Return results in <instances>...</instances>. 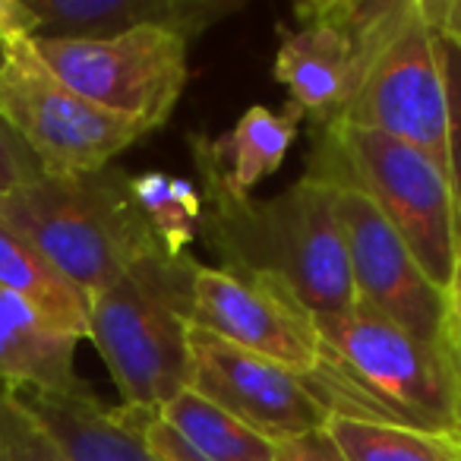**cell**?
<instances>
[{
	"instance_id": "14",
	"label": "cell",
	"mask_w": 461,
	"mask_h": 461,
	"mask_svg": "<svg viewBox=\"0 0 461 461\" xmlns=\"http://www.w3.org/2000/svg\"><path fill=\"white\" fill-rule=\"evenodd\" d=\"M39 427L70 455V461H158L146 446V408H108L95 392H35L7 389Z\"/></svg>"
},
{
	"instance_id": "20",
	"label": "cell",
	"mask_w": 461,
	"mask_h": 461,
	"mask_svg": "<svg viewBox=\"0 0 461 461\" xmlns=\"http://www.w3.org/2000/svg\"><path fill=\"white\" fill-rule=\"evenodd\" d=\"M130 186L165 253L171 257L190 253V244L199 238V221H203L199 186L190 177H174L165 171L136 174L130 177Z\"/></svg>"
},
{
	"instance_id": "6",
	"label": "cell",
	"mask_w": 461,
	"mask_h": 461,
	"mask_svg": "<svg viewBox=\"0 0 461 461\" xmlns=\"http://www.w3.org/2000/svg\"><path fill=\"white\" fill-rule=\"evenodd\" d=\"M332 127L389 133L427 152L446 171L448 104L442 35L423 0H398L389 20L366 39L357 54L351 98Z\"/></svg>"
},
{
	"instance_id": "23",
	"label": "cell",
	"mask_w": 461,
	"mask_h": 461,
	"mask_svg": "<svg viewBox=\"0 0 461 461\" xmlns=\"http://www.w3.org/2000/svg\"><path fill=\"white\" fill-rule=\"evenodd\" d=\"M39 177H45L41 165L32 158V152L23 146L20 136L0 121V196L20 190V186L32 184V180H39Z\"/></svg>"
},
{
	"instance_id": "13",
	"label": "cell",
	"mask_w": 461,
	"mask_h": 461,
	"mask_svg": "<svg viewBox=\"0 0 461 461\" xmlns=\"http://www.w3.org/2000/svg\"><path fill=\"white\" fill-rule=\"evenodd\" d=\"M29 39L102 41L133 29H165L193 41L244 0H20Z\"/></svg>"
},
{
	"instance_id": "19",
	"label": "cell",
	"mask_w": 461,
	"mask_h": 461,
	"mask_svg": "<svg viewBox=\"0 0 461 461\" xmlns=\"http://www.w3.org/2000/svg\"><path fill=\"white\" fill-rule=\"evenodd\" d=\"M326 429L348 461H461V433H427L354 417H329Z\"/></svg>"
},
{
	"instance_id": "22",
	"label": "cell",
	"mask_w": 461,
	"mask_h": 461,
	"mask_svg": "<svg viewBox=\"0 0 461 461\" xmlns=\"http://www.w3.org/2000/svg\"><path fill=\"white\" fill-rule=\"evenodd\" d=\"M442 77H446V104H448L446 171H448V186H452L455 228H458V259H461V41L446 39V35H442Z\"/></svg>"
},
{
	"instance_id": "27",
	"label": "cell",
	"mask_w": 461,
	"mask_h": 461,
	"mask_svg": "<svg viewBox=\"0 0 461 461\" xmlns=\"http://www.w3.org/2000/svg\"><path fill=\"white\" fill-rule=\"evenodd\" d=\"M7 54H10V41L0 35V70H4V64H7Z\"/></svg>"
},
{
	"instance_id": "25",
	"label": "cell",
	"mask_w": 461,
	"mask_h": 461,
	"mask_svg": "<svg viewBox=\"0 0 461 461\" xmlns=\"http://www.w3.org/2000/svg\"><path fill=\"white\" fill-rule=\"evenodd\" d=\"M142 433H146V446L152 448V455L158 461H203L193 448H186L184 442H180L177 436H174L171 429L158 420L155 411H149L146 429H142Z\"/></svg>"
},
{
	"instance_id": "26",
	"label": "cell",
	"mask_w": 461,
	"mask_h": 461,
	"mask_svg": "<svg viewBox=\"0 0 461 461\" xmlns=\"http://www.w3.org/2000/svg\"><path fill=\"white\" fill-rule=\"evenodd\" d=\"M448 294H452V307H455V316H458V326H461V259H458V266H455V278H452Z\"/></svg>"
},
{
	"instance_id": "16",
	"label": "cell",
	"mask_w": 461,
	"mask_h": 461,
	"mask_svg": "<svg viewBox=\"0 0 461 461\" xmlns=\"http://www.w3.org/2000/svg\"><path fill=\"white\" fill-rule=\"evenodd\" d=\"M301 123L303 117L291 104L282 114L263 108V104H253L224 136L212 140V136L199 133V142L215 171L221 174L224 186L238 196H253V190L288 158Z\"/></svg>"
},
{
	"instance_id": "12",
	"label": "cell",
	"mask_w": 461,
	"mask_h": 461,
	"mask_svg": "<svg viewBox=\"0 0 461 461\" xmlns=\"http://www.w3.org/2000/svg\"><path fill=\"white\" fill-rule=\"evenodd\" d=\"M301 26L282 32L276 79L288 89L291 108L313 123V133L332 127L345 111L357 77V41L322 10V0L297 4Z\"/></svg>"
},
{
	"instance_id": "18",
	"label": "cell",
	"mask_w": 461,
	"mask_h": 461,
	"mask_svg": "<svg viewBox=\"0 0 461 461\" xmlns=\"http://www.w3.org/2000/svg\"><path fill=\"white\" fill-rule=\"evenodd\" d=\"M155 414L203 461H276V446L269 439L193 389L177 392Z\"/></svg>"
},
{
	"instance_id": "3",
	"label": "cell",
	"mask_w": 461,
	"mask_h": 461,
	"mask_svg": "<svg viewBox=\"0 0 461 461\" xmlns=\"http://www.w3.org/2000/svg\"><path fill=\"white\" fill-rule=\"evenodd\" d=\"M196 269L190 253L155 247L89 297V341L130 408L158 411L186 389Z\"/></svg>"
},
{
	"instance_id": "24",
	"label": "cell",
	"mask_w": 461,
	"mask_h": 461,
	"mask_svg": "<svg viewBox=\"0 0 461 461\" xmlns=\"http://www.w3.org/2000/svg\"><path fill=\"white\" fill-rule=\"evenodd\" d=\"M276 461H348L326 427L276 442Z\"/></svg>"
},
{
	"instance_id": "4",
	"label": "cell",
	"mask_w": 461,
	"mask_h": 461,
	"mask_svg": "<svg viewBox=\"0 0 461 461\" xmlns=\"http://www.w3.org/2000/svg\"><path fill=\"white\" fill-rule=\"evenodd\" d=\"M133 174L102 167L73 177H39L0 196V215L86 297L111 288L158 238L136 205Z\"/></svg>"
},
{
	"instance_id": "5",
	"label": "cell",
	"mask_w": 461,
	"mask_h": 461,
	"mask_svg": "<svg viewBox=\"0 0 461 461\" xmlns=\"http://www.w3.org/2000/svg\"><path fill=\"white\" fill-rule=\"evenodd\" d=\"M307 174L370 196L429 282L452 288L458 266L452 186L427 152L376 130L329 127L316 133Z\"/></svg>"
},
{
	"instance_id": "17",
	"label": "cell",
	"mask_w": 461,
	"mask_h": 461,
	"mask_svg": "<svg viewBox=\"0 0 461 461\" xmlns=\"http://www.w3.org/2000/svg\"><path fill=\"white\" fill-rule=\"evenodd\" d=\"M0 288L23 297L60 335L89 339V297L73 288L7 218L0 215Z\"/></svg>"
},
{
	"instance_id": "28",
	"label": "cell",
	"mask_w": 461,
	"mask_h": 461,
	"mask_svg": "<svg viewBox=\"0 0 461 461\" xmlns=\"http://www.w3.org/2000/svg\"><path fill=\"white\" fill-rule=\"evenodd\" d=\"M458 385H461V341H458Z\"/></svg>"
},
{
	"instance_id": "21",
	"label": "cell",
	"mask_w": 461,
	"mask_h": 461,
	"mask_svg": "<svg viewBox=\"0 0 461 461\" xmlns=\"http://www.w3.org/2000/svg\"><path fill=\"white\" fill-rule=\"evenodd\" d=\"M0 461H70L7 389H0Z\"/></svg>"
},
{
	"instance_id": "11",
	"label": "cell",
	"mask_w": 461,
	"mask_h": 461,
	"mask_svg": "<svg viewBox=\"0 0 461 461\" xmlns=\"http://www.w3.org/2000/svg\"><path fill=\"white\" fill-rule=\"evenodd\" d=\"M186 345H190L186 389L234 414L272 446L326 427L329 411L313 395L307 376L230 345L196 322Z\"/></svg>"
},
{
	"instance_id": "15",
	"label": "cell",
	"mask_w": 461,
	"mask_h": 461,
	"mask_svg": "<svg viewBox=\"0 0 461 461\" xmlns=\"http://www.w3.org/2000/svg\"><path fill=\"white\" fill-rule=\"evenodd\" d=\"M77 345L70 335L54 332L32 303L0 288V389L60 395L89 389L73 366Z\"/></svg>"
},
{
	"instance_id": "9",
	"label": "cell",
	"mask_w": 461,
	"mask_h": 461,
	"mask_svg": "<svg viewBox=\"0 0 461 461\" xmlns=\"http://www.w3.org/2000/svg\"><path fill=\"white\" fill-rule=\"evenodd\" d=\"M335 190V215L345 234L348 269L360 307L395 322L423 345L458 354L461 326L452 294L429 282L370 196L351 186Z\"/></svg>"
},
{
	"instance_id": "10",
	"label": "cell",
	"mask_w": 461,
	"mask_h": 461,
	"mask_svg": "<svg viewBox=\"0 0 461 461\" xmlns=\"http://www.w3.org/2000/svg\"><path fill=\"white\" fill-rule=\"evenodd\" d=\"M193 322L301 376H310L320 364L316 316L288 282L269 272L199 263L193 278Z\"/></svg>"
},
{
	"instance_id": "2",
	"label": "cell",
	"mask_w": 461,
	"mask_h": 461,
	"mask_svg": "<svg viewBox=\"0 0 461 461\" xmlns=\"http://www.w3.org/2000/svg\"><path fill=\"white\" fill-rule=\"evenodd\" d=\"M322 354L307 376L329 417L461 433L458 354L439 351L366 307L316 316Z\"/></svg>"
},
{
	"instance_id": "7",
	"label": "cell",
	"mask_w": 461,
	"mask_h": 461,
	"mask_svg": "<svg viewBox=\"0 0 461 461\" xmlns=\"http://www.w3.org/2000/svg\"><path fill=\"white\" fill-rule=\"evenodd\" d=\"M0 121L20 136L48 177L102 171L149 136L146 123L111 114L60 83L29 39L10 41L0 70Z\"/></svg>"
},
{
	"instance_id": "1",
	"label": "cell",
	"mask_w": 461,
	"mask_h": 461,
	"mask_svg": "<svg viewBox=\"0 0 461 461\" xmlns=\"http://www.w3.org/2000/svg\"><path fill=\"white\" fill-rule=\"evenodd\" d=\"M203 196L199 234L234 269L269 272L288 282L313 316H341L357 307L348 247L335 215V186L303 174L269 199L238 196L205 155L199 133L190 140Z\"/></svg>"
},
{
	"instance_id": "8",
	"label": "cell",
	"mask_w": 461,
	"mask_h": 461,
	"mask_svg": "<svg viewBox=\"0 0 461 461\" xmlns=\"http://www.w3.org/2000/svg\"><path fill=\"white\" fill-rule=\"evenodd\" d=\"M64 86L111 114L161 130L190 79V41L165 29H133L102 41L29 39Z\"/></svg>"
}]
</instances>
